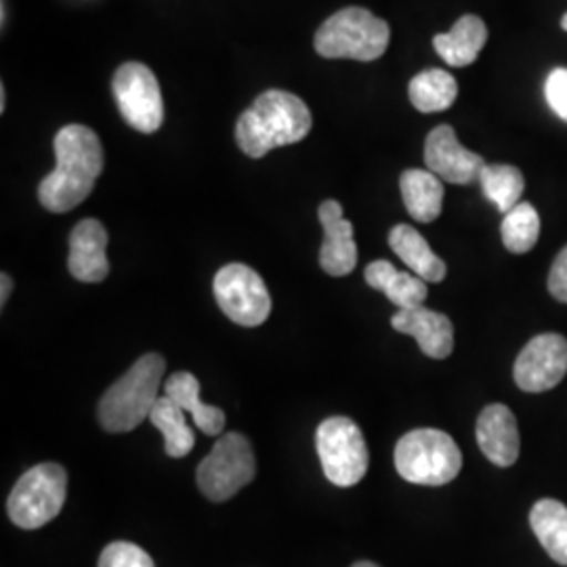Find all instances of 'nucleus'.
<instances>
[{
    "instance_id": "nucleus-1",
    "label": "nucleus",
    "mask_w": 567,
    "mask_h": 567,
    "mask_svg": "<svg viewBox=\"0 0 567 567\" xmlns=\"http://www.w3.org/2000/svg\"><path fill=\"white\" fill-rule=\"evenodd\" d=\"M55 171L39 185V203L49 213H68L89 198L102 175L103 145L84 124H68L55 135Z\"/></svg>"
},
{
    "instance_id": "nucleus-33",
    "label": "nucleus",
    "mask_w": 567,
    "mask_h": 567,
    "mask_svg": "<svg viewBox=\"0 0 567 567\" xmlns=\"http://www.w3.org/2000/svg\"><path fill=\"white\" fill-rule=\"evenodd\" d=\"M561 28L567 32V13L564 16V20H561Z\"/></svg>"
},
{
    "instance_id": "nucleus-30",
    "label": "nucleus",
    "mask_w": 567,
    "mask_h": 567,
    "mask_svg": "<svg viewBox=\"0 0 567 567\" xmlns=\"http://www.w3.org/2000/svg\"><path fill=\"white\" fill-rule=\"evenodd\" d=\"M0 284H2V290H0V307H4L9 295H11V290H13V280H11V276L2 274V276H0Z\"/></svg>"
},
{
    "instance_id": "nucleus-18",
    "label": "nucleus",
    "mask_w": 567,
    "mask_h": 567,
    "mask_svg": "<svg viewBox=\"0 0 567 567\" xmlns=\"http://www.w3.org/2000/svg\"><path fill=\"white\" fill-rule=\"evenodd\" d=\"M400 189L405 210L414 221L431 224L442 215L444 185L435 173L421 168L404 171L400 177Z\"/></svg>"
},
{
    "instance_id": "nucleus-7",
    "label": "nucleus",
    "mask_w": 567,
    "mask_h": 567,
    "mask_svg": "<svg viewBox=\"0 0 567 567\" xmlns=\"http://www.w3.org/2000/svg\"><path fill=\"white\" fill-rule=\"evenodd\" d=\"M257 475V461L243 433H225L196 471V482L213 503H225Z\"/></svg>"
},
{
    "instance_id": "nucleus-31",
    "label": "nucleus",
    "mask_w": 567,
    "mask_h": 567,
    "mask_svg": "<svg viewBox=\"0 0 567 567\" xmlns=\"http://www.w3.org/2000/svg\"><path fill=\"white\" fill-rule=\"evenodd\" d=\"M7 110V89L4 84H0V114Z\"/></svg>"
},
{
    "instance_id": "nucleus-29",
    "label": "nucleus",
    "mask_w": 567,
    "mask_h": 567,
    "mask_svg": "<svg viewBox=\"0 0 567 567\" xmlns=\"http://www.w3.org/2000/svg\"><path fill=\"white\" fill-rule=\"evenodd\" d=\"M548 292L561 301L567 303V246L557 255L555 264L548 271Z\"/></svg>"
},
{
    "instance_id": "nucleus-3",
    "label": "nucleus",
    "mask_w": 567,
    "mask_h": 567,
    "mask_svg": "<svg viewBox=\"0 0 567 567\" xmlns=\"http://www.w3.org/2000/svg\"><path fill=\"white\" fill-rule=\"evenodd\" d=\"M164 370L161 353H145L103 393L97 416L107 433H128L150 419L161 398Z\"/></svg>"
},
{
    "instance_id": "nucleus-20",
    "label": "nucleus",
    "mask_w": 567,
    "mask_h": 567,
    "mask_svg": "<svg viewBox=\"0 0 567 567\" xmlns=\"http://www.w3.org/2000/svg\"><path fill=\"white\" fill-rule=\"evenodd\" d=\"M487 28L477 16H463L447 34H437L433 47L437 55L452 68H465L480 58L486 47Z\"/></svg>"
},
{
    "instance_id": "nucleus-15",
    "label": "nucleus",
    "mask_w": 567,
    "mask_h": 567,
    "mask_svg": "<svg viewBox=\"0 0 567 567\" xmlns=\"http://www.w3.org/2000/svg\"><path fill=\"white\" fill-rule=\"evenodd\" d=\"M107 231L97 219H82L70 234V274L84 284H100L110 274Z\"/></svg>"
},
{
    "instance_id": "nucleus-13",
    "label": "nucleus",
    "mask_w": 567,
    "mask_h": 567,
    "mask_svg": "<svg viewBox=\"0 0 567 567\" xmlns=\"http://www.w3.org/2000/svg\"><path fill=\"white\" fill-rule=\"evenodd\" d=\"M324 229V244L320 248V265L328 276L343 278L358 265V246L353 240V224L343 217V206L337 200H326L318 208Z\"/></svg>"
},
{
    "instance_id": "nucleus-21",
    "label": "nucleus",
    "mask_w": 567,
    "mask_h": 567,
    "mask_svg": "<svg viewBox=\"0 0 567 567\" xmlns=\"http://www.w3.org/2000/svg\"><path fill=\"white\" fill-rule=\"evenodd\" d=\"M164 395H168L177 405L194 419V425L204 435H219L225 429V412L217 405L204 404L200 400V383L192 372H175L164 383Z\"/></svg>"
},
{
    "instance_id": "nucleus-28",
    "label": "nucleus",
    "mask_w": 567,
    "mask_h": 567,
    "mask_svg": "<svg viewBox=\"0 0 567 567\" xmlns=\"http://www.w3.org/2000/svg\"><path fill=\"white\" fill-rule=\"evenodd\" d=\"M545 97L550 105V110L567 122V70L566 68H555L548 74L547 84H545Z\"/></svg>"
},
{
    "instance_id": "nucleus-10",
    "label": "nucleus",
    "mask_w": 567,
    "mask_h": 567,
    "mask_svg": "<svg viewBox=\"0 0 567 567\" xmlns=\"http://www.w3.org/2000/svg\"><path fill=\"white\" fill-rule=\"evenodd\" d=\"M213 290L225 316L244 328L264 324L271 313V297L264 278L248 265L221 267L215 276Z\"/></svg>"
},
{
    "instance_id": "nucleus-22",
    "label": "nucleus",
    "mask_w": 567,
    "mask_h": 567,
    "mask_svg": "<svg viewBox=\"0 0 567 567\" xmlns=\"http://www.w3.org/2000/svg\"><path fill=\"white\" fill-rule=\"evenodd\" d=\"M529 526L548 557L567 567V507L555 498H543L529 511Z\"/></svg>"
},
{
    "instance_id": "nucleus-6",
    "label": "nucleus",
    "mask_w": 567,
    "mask_h": 567,
    "mask_svg": "<svg viewBox=\"0 0 567 567\" xmlns=\"http://www.w3.org/2000/svg\"><path fill=\"white\" fill-rule=\"evenodd\" d=\"M68 494V473L58 463L32 466L20 477L7 501L9 519L21 529H39L53 522Z\"/></svg>"
},
{
    "instance_id": "nucleus-23",
    "label": "nucleus",
    "mask_w": 567,
    "mask_h": 567,
    "mask_svg": "<svg viewBox=\"0 0 567 567\" xmlns=\"http://www.w3.org/2000/svg\"><path fill=\"white\" fill-rule=\"evenodd\" d=\"M408 97L423 114L444 112L458 97V82L446 70L431 68L410 81Z\"/></svg>"
},
{
    "instance_id": "nucleus-26",
    "label": "nucleus",
    "mask_w": 567,
    "mask_h": 567,
    "mask_svg": "<svg viewBox=\"0 0 567 567\" xmlns=\"http://www.w3.org/2000/svg\"><path fill=\"white\" fill-rule=\"evenodd\" d=\"M501 236L508 252L524 255L532 250L540 236V217L536 208L529 203H519L513 210L505 213Z\"/></svg>"
},
{
    "instance_id": "nucleus-24",
    "label": "nucleus",
    "mask_w": 567,
    "mask_h": 567,
    "mask_svg": "<svg viewBox=\"0 0 567 567\" xmlns=\"http://www.w3.org/2000/svg\"><path fill=\"white\" fill-rule=\"evenodd\" d=\"M152 425L164 435V452L171 458H183L196 446V435L185 421V410L168 395H161L150 414Z\"/></svg>"
},
{
    "instance_id": "nucleus-16",
    "label": "nucleus",
    "mask_w": 567,
    "mask_h": 567,
    "mask_svg": "<svg viewBox=\"0 0 567 567\" xmlns=\"http://www.w3.org/2000/svg\"><path fill=\"white\" fill-rule=\"evenodd\" d=\"M477 444L492 465L513 466L519 458V429L505 404H489L477 419Z\"/></svg>"
},
{
    "instance_id": "nucleus-5",
    "label": "nucleus",
    "mask_w": 567,
    "mask_h": 567,
    "mask_svg": "<svg viewBox=\"0 0 567 567\" xmlns=\"http://www.w3.org/2000/svg\"><path fill=\"white\" fill-rule=\"evenodd\" d=\"M395 468L416 486H446L463 468L456 442L440 429H414L395 446Z\"/></svg>"
},
{
    "instance_id": "nucleus-9",
    "label": "nucleus",
    "mask_w": 567,
    "mask_h": 567,
    "mask_svg": "<svg viewBox=\"0 0 567 567\" xmlns=\"http://www.w3.org/2000/svg\"><path fill=\"white\" fill-rule=\"evenodd\" d=\"M112 93L121 116L140 133H156L164 122L161 84L154 72L140 61H126L114 72Z\"/></svg>"
},
{
    "instance_id": "nucleus-25",
    "label": "nucleus",
    "mask_w": 567,
    "mask_h": 567,
    "mask_svg": "<svg viewBox=\"0 0 567 567\" xmlns=\"http://www.w3.org/2000/svg\"><path fill=\"white\" fill-rule=\"evenodd\" d=\"M480 183L487 200L501 213H508L522 203L526 189L524 173L511 164H486L480 173Z\"/></svg>"
},
{
    "instance_id": "nucleus-32",
    "label": "nucleus",
    "mask_w": 567,
    "mask_h": 567,
    "mask_svg": "<svg viewBox=\"0 0 567 567\" xmlns=\"http://www.w3.org/2000/svg\"><path fill=\"white\" fill-rule=\"evenodd\" d=\"M351 567H381L377 566V564H372V561H358V564H353Z\"/></svg>"
},
{
    "instance_id": "nucleus-2",
    "label": "nucleus",
    "mask_w": 567,
    "mask_h": 567,
    "mask_svg": "<svg viewBox=\"0 0 567 567\" xmlns=\"http://www.w3.org/2000/svg\"><path fill=\"white\" fill-rule=\"evenodd\" d=\"M307 103L280 89L261 93L236 124V142L246 156L264 158L271 150L299 143L311 131Z\"/></svg>"
},
{
    "instance_id": "nucleus-17",
    "label": "nucleus",
    "mask_w": 567,
    "mask_h": 567,
    "mask_svg": "<svg viewBox=\"0 0 567 567\" xmlns=\"http://www.w3.org/2000/svg\"><path fill=\"white\" fill-rule=\"evenodd\" d=\"M389 246L408 265V269L426 284L442 282L446 278V264L431 250L419 229L410 225H395L389 234Z\"/></svg>"
},
{
    "instance_id": "nucleus-8",
    "label": "nucleus",
    "mask_w": 567,
    "mask_h": 567,
    "mask_svg": "<svg viewBox=\"0 0 567 567\" xmlns=\"http://www.w3.org/2000/svg\"><path fill=\"white\" fill-rule=\"evenodd\" d=\"M316 447L326 480L339 487L360 484L368 473V446L364 433L347 416L326 419L318 426Z\"/></svg>"
},
{
    "instance_id": "nucleus-19",
    "label": "nucleus",
    "mask_w": 567,
    "mask_h": 567,
    "mask_svg": "<svg viewBox=\"0 0 567 567\" xmlns=\"http://www.w3.org/2000/svg\"><path fill=\"white\" fill-rule=\"evenodd\" d=\"M364 278L368 286L385 292L386 299L398 309L421 307L425 303L426 295H429V288L423 278H419L416 274L400 271L385 259L368 265Z\"/></svg>"
},
{
    "instance_id": "nucleus-4",
    "label": "nucleus",
    "mask_w": 567,
    "mask_h": 567,
    "mask_svg": "<svg viewBox=\"0 0 567 567\" xmlns=\"http://www.w3.org/2000/svg\"><path fill=\"white\" fill-rule=\"evenodd\" d=\"M389 23L364 7H347L318 28L313 47L326 60L374 61L385 55Z\"/></svg>"
},
{
    "instance_id": "nucleus-14",
    "label": "nucleus",
    "mask_w": 567,
    "mask_h": 567,
    "mask_svg": "<svg viewBox=\"0 0 567 567\" xmlns=\"http://www.w3.org/2000/svg\"><path fill=\"white\" fill-rule=\"evenodd\" d=\"M391 326L402 334L414 337L421 351L431 360H446L454 351V326L450 318L423 305L400 309L391 318Z\"/></svg>"
},
{
    "instance_id": "nucleus-12",
    "label": "nucleus",
    "mask_w": 567,
    "mask_h": 567,
    "mask_svg": "<svg viewBox=\"0 0 567 567\" xmlns=\"http://www.w3.org/2000/svg\"><path fill=\"white\" fill-rule=\"evenodd\" d=\"M425 164L426 171L435 173L444 182L468 185L480 179L486 161L480 154L468 152L456 140V133L450 124H440L426 135Z\"/></svg>"
},
{
    "instance_id": "nucleus-11",
    "label": "nucleus",
    "mask_w": 567,
    "mask_h": 567,
    "mask_svg": "<svg viewBox=\"0 0 567 567\" xmlns=\"http://www.w3.org/2000/svg\"><path fill=\"white\" fill-rule=\"evenodd\" d=\"M567 374L566 337L547 332L534 337L513 365L515 383L526 393H543L559 385Z\"/></svg>"
},
{
    "instance_id": "nucleus-27",
    "label": "nucleus",
    "mask_w": 567,
    "mask_h": 567,
    "mask_svg": "<svg viewBox=\"0 0 567 567\" xmlns=\"http://www.w3.org/2000/svg\"><path fill=\"white\" fill-rule=\"evenodd\" d=\"M100 567H156L154 559L133 543H112L103 548Z\"/></svg>"
}]
</instances>
